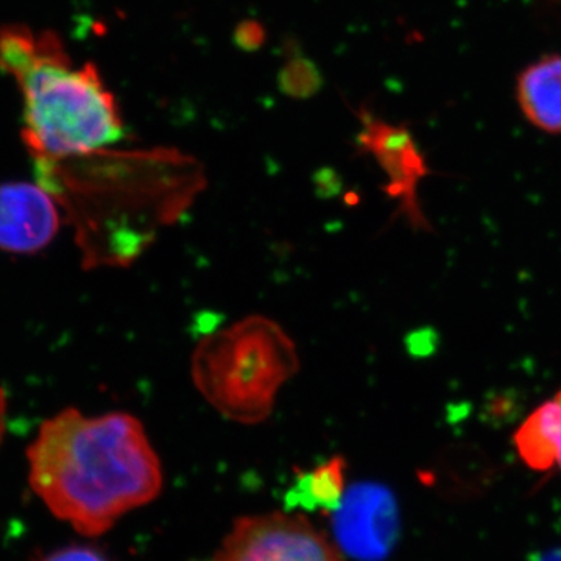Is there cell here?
Wrapping results in <instances>:
<instances>
[{
  "label": "cell",
  "mask_w": 561,
  "mask_h": 561,
  "mask_svg": "<svg viewBox=\"0 0 561 561\" xmlns=\"http://www.w3.org/2000/svg\"><path fill=\"white\" fill-rule=\"evenodd\" d=\"M334 545L357 561H382L400 538V508L393 493L379 483H357L332 512Z\"/></svg>",
  "instance_id": "obj_5"
},
{
  "label": "cell",
  "mask_w": 561,
  "mask_h": 561,
  "mask_svg": "<svg viewBox=\"0 0 561 561\" xmlns=\"http://www.w3.org/2000/svg\"><path fill=\"white\" fill-rule=\"evenodd\" d=\"M31 561H111L101 549L90 545H66L51 551L36 553Z\"/></svg>",
  "instance_id": "obj_12"
},
{
  "label": "cell",
  "mask_w": 561,
  "mask_h": 561,
  "mask_svg": "<svg viewBox=\"0 0 561 561\" xmlns=\"http://www.w3.org/2000/svg\"><path fill=\"white\" fill-rule=\"evenodd\" d=\"M61 227L54 192L25 181L0 183V250L36 254L54 242Z\"/></svg>",
  "instance_id": "obj_6"
},
{
  "label": "cell",
  "mask_w": 561,
  "mask_h": 561,
  "mask_svg": "<svg viewBox=\"0 0 561 561\" xmlns=\"http://www.w3.org/2000/svg\"><path fill=\"white\" fill-rule=\"evenodd\" d=\"M280 90L295 99H309L320 90L323 79L316 65L301 55L286 61L279 72Z\"/></svg>",
  "instance_id": "obj_11"
},
{
  "label": "cell",
  "mask_w": 561,
  "mask_h": 561,
  "mask_svg": "<svg viewBox=\"0 0 561 561\" xmlns=\"http://www.w3.org/2000/svg\"><path fill=\"white\" fill-rule=\"evenodd\" d=\"M27 461L33 493L87 537L105 534L162 490L160 457L130 413L65 409L41 424Z\"/></svg>",
  "instance_id": "obj_1"
},
{
  "label": "cell",
  "mask_w": 561,
  "mask_h": 561,
  "mask_svg": "<svg viewBox=\"0 0 561 561\" xmlns=\"http://www.w3.org/2000/svg\"><path fill=\"white\" fill-rule=\"evenodd\" d=\"M264 28H262L261 24H257V22H242L238 31H236L238 46L245 50L260 49L261 44L264 43Z\"/></svg>",
  "instance_id": "obj_13"
},
{
  "label": "cell",
  "mask_w": 561,
  "mask_h": 561,
  "mask_svg": "<svg viewBox=\"0 0 561 561\" xmlns=\"http://www.w3.org/2000/svg\"><path fill=\"white\" fill-rule=\"evenodd\" d=\"M513 443L531 470H561V390L527 416L515 432Z\"/></svg>",
  "instance_id": "obj_8"
},
{
  "label": "cell",
  "mask_w": 561,
  "mask_h": 561,
  "mask_svg": "<svg viewBox=\"0 0 561 561\" xmlns=\"http://www.w3.org/2000/svg\"><path fill=\"white\" fill-rule=\"evenodd\" d=\"M362 130L357 140L362 149L373 154L387 176V194L400 202L401 213L412 221L423 224L416 187L426 175V164L408 128L387 124L367 111H360Z\"/></svg>",
  "instance_id": "obj_7"
},
{
  "label": "cell",
  "mask_w": 561,
  "mask_h": 561,
  "mask_svg": "<svg viewBox=\"0 0 561 561\" xmlns=\"http://www.w3.org/2000/svg\"><path fill=\"white\" fill-rule=\"evenodd\" d=\"M300 370L297 346L276 321L245 317L208 335L192 354V379L225 419H268L280 387Z\"/></svg>",
  "instance_id": "obj_3"
},
{
  "label": "cell",
  "mask_w": 561,
  "mask_h": 561,
  "mask_svg": "<svg viewBox=\"0 0 561 561\" xmlns=\"http://www.w3.org/2000/svg\"><path fill=\"white\" fill-rule=\"evenodd\" d=\"M0 72L24 102L22 139L38 168L87 157L124 136L119 105L92 62L73 66L51 31L0 27Z\"/></svg>",
  "instance_id": "obj_2"
},
{
  "label": "cell",
  "mask_w": 561,
  "mask_h": 561,
  "mask_svg": "<svg viewBox=\"0 0 561 561\" xmlns=\"http://www.w3.org/2000/svg\"><path fill=\"white\" fill-rule=\"evenodd\" d=\"M345 460L332 457L316 470L298 476L286 500L289 508L335 512L345 496Z\"/></svg>",
  "instance_id": "obj_10"
},
{
  "label": "cell",
  "mask_w": 561,
  "mask_h": 561,
  "mask_svg": "<svg viewBox=\"0 0 561 561\" xmlns=\"http://www.w3.org/2000/svg\"><path fill=\"white\" fill-rule=\"evenodd\" d=\"M518 102L535 127L561 133V57L545 58L524 70Z\"/></svg>",
  "instance_id": "obj_9"
},
{
  "label": "cell",
  "mask_w": 561,
  "mask_h": 561,
  "mask_svg": "<svg viewBox=\"0 0 561 561\" xmlns=\"http://www.w3.org/2000/svg\"><path fill=\"white\" fill-rule=\"evenodd\" d=\"M534 561H561V548L551 549V551L542 552Z\"/></svg>",
  "instance_id": "obj_14"
},
{
  "label": "cell",
  "mask_w": 561,
  "mask_h": 561,
  "mask_svg": "<svg viewBox=\"0 0 561 561\" xmlns=\"http://www.w3.org/2000/svg\"><path fill=\"white\" fill-rule=\"evenodd\" d=\"M5 394L0 389V440H2L3 430H5Z\"/></svg>",
  "instance_id": "obj_15"
},
{
  "label": "cell",
  "mask_w": 561,
  "mask_h": 561,
  "mask_svg": "<svg viewBox=\"0 0 561 561\" xmlns=\"http://www.w3.org/2000/svg\"><path fill=\"white\" fill-rule=\"evenodd\" d=\"M214 561H342V556L305 516L267 513L238 519Z\"/></svg>",
  "instance_id": "obj_4"
}]
</instances>
